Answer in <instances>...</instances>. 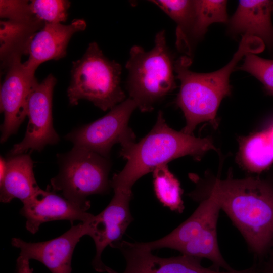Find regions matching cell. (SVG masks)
I'll list each match as a JSON object with an SVG mask.
<instances>
[{"instance_id": "obj_1", "label": "cell", "mask_w": 273, "mask_h": 273, "mask_svg": "<svg viewBox=\"0 0 273 273\" xmlns=\"http://www.w3.org/2000/svg\"><path fill=\"white\" fill-rule=\"evenodd\" d=\"M212 194L257 257L265 256L273 243V184L258 177L214 178L205 186L198 185L189 193Z\"/></svg>"}, {"instance_id": "obj_2", "label": "cell", "mask_w": 273, "mask_h": 273, "mask_svg": "<svg viewBox=\"0 0 273 273\" xmlns=\"http://www.w3.org/2000/svg\"><path fill=\"white\" fill-rule=\"evenodd\" d=\"M264 44L259 39L245 35L238 49L226 65L218 70L200 73L189 69L192 62L182 56L174 62L176 78L180 83L176 99L177 106L182 110L186 124L181 131L192 134L200 123L209 122L214 127L216 116L222 100L231 94L230 77L237 63L249 53L262 52Z\"/></svg>"}, {"instance_id": "obj_3", "label": "cell", "mask_w": 273, "mask_h": 273, "mask_svg": "<svg viewBox=\"0 0 273 273\" xmlns=\"http://www.w3.org/2000/svg\"><path fill=\"white\" fill-rule=\"evenodd\" d=\"M216 150L209 137L197 138L171 128L159 111L156 122L138 142L121 148L120 156L126 160L124 168L110 180L113 189L132 192L134 184L158 167L179 157L191 156L197 160L208 151Z\"/></svg>"}, {"instance_id": "obj_4", "label": "cell", "mask_w": 273, "mask_h": 273, "mask_svg": "<svg viewBox=\"0 0 273 273\" xmlns=\"http://www.w3.org/2000/svg\"><path fill=\"white\" fill-rule=\"evenodd\" d=\"M129 55L125 65L128 98L141 112H151L176 87L174 63L166 44L165 30L156 34L151 50L134 46Z\"/></svg>"}, {"instance_id": "obj_5", "label": "cell", "mask_w": 273, "mask_h": 273, "mask_svg": "<svg viewBox=\"0 0 273 273\" xmlns=\"http://www.w3.org/2000/svg\"><path fill=\"white\" fill-rule=\"evenodd\" d=\"M121 72L119 63L106 58L97 42L90 43L83 56L72 62L67 91L69 103L76 105L86 100L103 111L111 109L126 100Z\"/></svg>"}, {"instance_id": "obj_6", "label": "cell", "mask_w": 273, "mask_h": 273, "mask_svg": "<svg viewBox=\"0 0 273 273\" xmlns=\"http://www.w3.org/2000/svg\"><path fill=\"white\" fill-rule=\"evenodd\" d=\"M57 157L59 173L49 186L55 192H61L71 202L87 211L90 206L88 196L109 191L110 158L74 147L67 153L58 154Z\"/></svg>"}, {"instance_id": "obj_7", "label": "cell", "mask_w": 273, "mask_h": 273, "mask_svg": "<svg viewBox=\"0 0 273 273\" xmlns=\"http://www.w3.org/2000/svg\"><path fill=\"white\" fill-rule=\"evenodd\" d=\"M137 106L128 98L118 104L102 118L76 128L65 138L74 147L85 149L110 158L112 147L121 148L135 142V135L129 126L130 116Z\"/></svg>"}, {"instance_id": "obj_8", "label": "cell", "mask_w": 273, "mask_h": 273, "mask_svg": "<svg viewBox=\"0 0 273 273\" xmlns=\"http://www.w3.org/2000/svg\"><path fill=\"white\" fill-rule=\"evenodd\" d=\"M56 78L49 74L41 82L34 84L27 107L28 123L23 139L15 144L10 156L25 153L28 150L41 151L48 145L60 140L53 124L52 97Z\"/></svg>"}, {"instance_id": "obj_9", "label": "cell", "mask_w": 273, "mask_h": 273, "mask_svg": "<svg viewBox=\"0 0 273 273\" xmlns=\"http://www.w3.org/2000/svg\"><path fill=\"white\" fill-rule=\"evenodd\" d=\"M114 196L107 206L88 221L87 235L93 239L96 247L92 265L99 272H117L103 263L101 255L107 246L112 247L121 241L127 228L133 221L129 208L132 192L118 189L114 190Z\"/></svg>"}, {"instance_id": "obj_10", "label": "cell", "mask_w": 273, "mask_h": 273, "mask_svg": "<svg viewBox=\"0 0 273 273\" xmlns=\"http://www.w3.org/2000/svg\"><path fill=\"white\" fill-rule=\"evenodd\" d=\"M5 70L0 92V109L4 115L1 127V143L15 134L24 120L29 95L37 81L35 74L25 68L21 57L13 59Z\"/></svg>"}, {"instance_id": "obj_11", "label": "cell", "mask_w": 273, "mask_h": 273, "mask_svg": "<svg viewBox=\"0 0 273 273\" xmlns=\"http://www.w3.org/2000/svg\"><path fill=\"white\" fill-rule=\"evenodd\" d=\"M112 247L120 250L125 258L126 265L122 273H250L248 269L220 271L206 268L201 265V258L186 255L159 257L138 242L120 241Z\"/></svg>"}, {"instance_id": "obj_12", "label": "cell", "mask_w": 273, "mask_h": 273, "mask_svg": "<svg viewBox=\"0 0 273 273\" xmlns=\"http://www.w3.org/2000/svg\"><path fill=\"white\" fill-rule=\"evenodd\" d=\"M199 202L194 213L164 237L149 242H138L142 247L153 251L168 248L175 250L188 243L217 234V224L220 207L215 197L207 193L195 196Z\"/></svg>"}, {"instance_id": "obj_13", "label": "cell", "mask_w": 273, "mask_h": 273, "mask_svg": "<svg viewBox=\"0 0 273 273\" xmlns=\"http://www.w3.org/2000/svg\"><path fill=\"white\" fill-rule=\"evenodd\" d=\"M88 232V221L81 222L59 237L49 241L31 243L13 238L11 244L20 250V256L40 262L51 273H71L74 250Z\"/></svg>"}, {"instance_id": "obj_14", "label": "cell", "mask_w": 273, "mask_h": 273, "mask_svg": "<svg viewBox=\"0 0 273 273\" xmlns=\"http://www.w3.org/2000/svg\"><path fill=\"white\" fill-rule=\"evenodd\" d=\"M23 204L21 214L25 217L26 228L34 234L44 222L67 220L86 222L91 220L94 215L87 212L71 202L63 196L56 193L48 186L37 195Z\"/></svg>"}, {"instance_id": "obj_15", "label": "cell", "mask_w": 273, "mask_h": 273, "mask_svg": "<svg viewBox=\"0 0 273 273\" xmlns=\"http://www.w3.org/2000/svg\"><path fill=\"white\" fill-rule=\"evenodd\" d=\"M86 27L82 19H75L70 24L45 23L34 36L29 50V57L23 63L25 68L35 74L37 67L46 61L57 60L66 55L68 44L72 35Z\"/></svg>"}, {"instance_id": "obj_16", "label": "cell", "mask_w": 273, "mask_h": 273, "mask_svg": "<svg viewBox=\"0 0 273 273\" xmlns=\"http://www.w3.org/2000/svg\"><path fill=\"white\" fill-rule=\"evenodd\" d=\"M273 1H239L229 21V30L234 34L255 37L269 50L273 49Z\"/></svg>"}, {"instance_id": "obj_17", "label": "cell", "mask_w": 273, "mask_h": 273, "mask_svg": "<svg viewBox=\"0 0 273 273\" xmlns=\"http://www.w3.org/2000/svg\"><path fill=\"white\" fill-rule=\"evenodd\" d=\"M4 178L0 181V199L3 203L17 198L22 203L31 199L42 189L38 186L33 172L34 162L26 153L9 156Z\"/></svg>"}, {"instance_id": "obj_18", "label": "cell", "mask_w": 273, "mask_h": 273, "mask_svg": "<svg viewBox=\"0 0 273 273\" xmlns=\"http://www.w3.org/2000/svg\"><path fill=\"white\" fill-rule=\"evenodd\" d=\"M44 24L35 15L25 19L1 21L0 55L3 69L15 58L29 54L34 36Z\"/></svg>"}, {"instance_id": "obj_19", "label": "cell", "mask_w": 273, "mask_h": 273, "mask_svg": "<svg viewBox=\"0 0 273 273\" xmlns=\"http://www.w3.org/2000/svg\"><path fill=\"white\" fill-rule=\"evenodd\" d=\"M239 159L247 170L255 173L268 168L273 163V127L242 138Z\"/></svg>"}, {"instance_id": "obj_20", "label": "cell", "mask_w": 273, "mask_h": 273, "mask_svg": "<svg viewBox=\"0 0 273 273\" xmlns=\"http://www.w3.org/2000/svg\"><path fill=\"white\" fill-rule=\"evenodd\" d=\"M151 2L163 11L177 24V45L189 52L190 37L195 18L194 1L155 0Z\"/></svg>"}, {"instance_id": "obj_21", "label": "cell", "mask_w": 273, "mask_h": 273, "mask_svg": "<svg viewBox=\"0 0 273 273\" xmlns=\"http://www.w3.org/2000/svg\"><path fill=\"white\" fill-rule=\"evenodd\" d=\"M155 195L164 206L181 213L184 209L182 189L179 181L170 172L167 164L156 168L153 171Z\"/></svg>"}, {"instance_id": "obj_22", "label": "cell", "mask_w": 273, "mask_h": 273, "mask_svg": "<svg viewBox=\"0 0 273 273\" xmlns=\"http://www.w3.org/2000/svg\"><path fill=\"white\" fill-rule=\"evenodd\" d=\"M194 3L195 18L190 35L192 38H201L212 23L228 22L226 1L197 0Z\"/></svg>"}, {"instance_id": "obj_23", "label": "cell", "mask_w": 273, "mask_h": 273, "mask_svg": "<svg viewBox=\"0 0 273 273\" xmlns=\"http://www.w3.org/2000/svg\"><path fill=\"white\" fill-rule=\"evenodd\" d=\"M32 12L44 23H61L67 19L70 2L66 0H32Z\"/></svg>"}, {"instance_id": "obj_24", "label": "cell", "mask_w": 273, "mask_h": 273, "mask_svg": "<svg viewBox=\"0 0 273 273\" xmlns=\"http://www.w3.org/2000/svg\"><path fill=\"white\" fill-rule=\"evenodd\" d=\"M243 59L239 69L254 76L266 92L273 96V60L261 58L253 53L247 54Z\"/></svg>"}, {"instance_id": "obj_25", "label": "cell", "mask_w": 273, "mask_h": 273, "mask_svg": "<svg viewBox=\"0 0 273 273\" xmlns=\"http://www.w3.org/2000/svg\"><path fill=\"white\" fill-rule=\"evenodd\" d=\"M35 15L32 12L28 1L1 0L0 16L8 20H21Z\"/></svg>"}, {"instance_id": "obj_26", "label": "cell", "mask_w": 273, "mask_h": 273, "mask_svg": "<svg viewBox=\"0 0 273 273\" xmlns=\"http://www.w3.org/2000/svg\"><path fill=\"white\" fill-rule=\"evenodd\" d=\"M16 273H33L29 265V259L19 256L17 260Z\"/></svg>"}, {"instance_id": "obj_27", "label": "cell", "mask_w": 273, "mask_h": 273, "mask_svg": "<svg viewBox=\"0 0 273 273\" xmlns=\"http://www.w3.org/2000/svg\"><path fill=\"white\" fill-rule=\"evenodd\" d=\"M257 265L258 273H273V256L260 265Z\"/></svg>"}, {"instance_id": "obj_28", "label": "cell", "mask_w": 273, "mask_h": 273, "mask_svg": "<svg viewBox=\"0 0 273 273\" xmlns=\"http://www.w3.org/2000/svg\"><path fill=\"white\" fill-rule=\"evenodd\" d=\"M272 246H273V243H272Z\"/></svg>"}, {"instance_id": "obj_29", "label": "cell", "mask_w": 273, "mask_h": 273, "mask_svg": "<svg viewBox=\"0 0 273 273\" xmlns=\"http://www.w3.org/2000/svg\"><path fill=\"white\" fill-rule=\"evenodd\" d=\"M258 273V272H257Z\"/></svg>"}]
</instances>
